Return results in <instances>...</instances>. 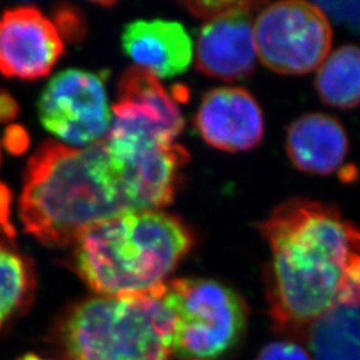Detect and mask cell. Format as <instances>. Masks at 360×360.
I'll list each match as a JSON object with an SVG mask.
<instances>
[{
    "label": "cell",
    "instance_id": "obj_1",
    "mask_svg": "<svg viewBox=\"0 0 360 360\" xmlns=\"http://www.w3.org/2000/svg\"><path fill=\"white\" fill-rule=\"evenodd\" d=\"M188 160L175 143L111 131L84 148L49 141L27 163L19 217L41 245L70 247L102 221L168 206Z\"/></svg>",
    "mask_w": 360,
    "mask_h": 360
},
{
    "label": "cell",
    "instance_id": "obj_2",
    "mask_svg": "<svg viewBox=\"0 0 360 360\" xmlns=\"http://www.w3.org/2000/svg\"><path fill=\"white\" fill-rule=\"evenodd\" d=\"M270 247L266 287L274 327L309 338L340 307H360V229L338 208L294 198L260 223Z\"/></svg>",
    "mask_w": 360,
    "mask_h": 360
},
{
    "label": "cell",
    "instance_id": "obj_3",
    "mask_svg": "<svg viewBox=\"0 0 360 360\" xmlns=\"http://www.w3.org/2000/svg\"><path fill=\"white\" fill-rule=\"evenodd\" d=\"M193 245V231L178 217L132 212L80 233L71 266L96 295L146 294L167 283Z\"/></svg>",
    "mask_w": 360,
    "mask_h": 360
},
{
    "label": "cell",
    "instance_id": "obj_4",
    "mask_svg": "<svg viewBox=\"0 0 360 360\" xmlns=\"http://www.w3.org/2000/svg\"><path fill=\"white\" fill-rule=\"evenodd\" d=\"M165 285L134 295H96L77 302L56 326L68 360H168L174 318Z\"/></svg>",
    "mask_w": 360,
    "mask_h": 360
},
{
    "label": "cell",
    "instance_id": "obj_5",
    "mask_svg": "<svg viewBox=\"0 0 360 360\" xmlns=\"http://www.w3.org/2000/svg\"><path fill=\"white\" fill-rule=\"evenodd\" d=\"M163 297L174 318L172 354L186 360L219 358L245 333L248 309L230 287L210 279H175Z\"/></svg>",
    "mask_w": 360,
    "mask_h": 360
},
{
    "label": "cell",
    "instance_id": "obj_6",
    "mask_svg": "<svg viewBox=\"0 0 360 360\" xmlns=\"http://www.w3.org/2000/svg\"><path fill=\"white\" fill-rule=\"evenodd\" d=\"M257 58L282 75H304L318 70L331 52L333 28L315 3L278 1L255 16Z\"/></svg>",
    "mask_w": 360,
    "mask_h": 360
},
{
    "label": "cell",
    "instance_id": "obj_7",
    "mask_svg": "<svg viewBox=\"0 0 360 360\" xmlns=\"http://www.w3.org/2000/svg\"><path fill=\"white\" fill-rule=\"evenodd\" d=\"M39 119L65 146L84 148L103 141L111 129L112 108L104 77L84 70H65L40 94Z\"/></svg>",
    "mask_w": 360,
    "mask_h": 360
},
{
    "label": "cell",
    "instance_id": "obj_8",
    "mask_svg": "<svg viewBox=\"0 0 360 360\" xmlns=\"http://www.w3.org/2000/svg\"><path fill=\"white\" fill-rule=\"evenodd\" d=\"M112 108V131L171 144L184 129L178 98L147 70L132 65L119 80Z\"/></svg>",
    "mask_w": 360,
    "mask_h": 360
},
{
    "label": "cell",
    "instance_id": "obj_9",
    "mask_svg": "<svg viewBox=\"0 0 360 360\" xmlns=\"http://www.w3.org/2000/svg\"><path fill=\"white\" fill-rule=\"evenodd\" d=\"M65 52V40L50 18L34 6L0 16V74L22 80L47 77Z\"/></svg>",
    "mask_w": 360,
    "mask_h": 360
},
{
    "label": "cell",
    "instance_id": "obj_10",
    "mask_svg": "<svg viewBox=\"0 0 360 360\" xmlns=\"http://www.w3.org/2000/svg\"><path fill=\"white\" fill-rule=\"evenodd\" d=\"M193 126L211 147L242 153L262 142L264 116L251 92L239 87H220L203 96Z\"/></svg>",
    "mask_w": 360,
    "mask_h": 360
},
{
    "label": "cell",
    "instance_id": "obj_11",
    "mask_svg": "<svg viewBox=\"0 0 360 360\" xmlns=\"http://www.w3.org/2000/svg\"><path fill=\"white\" fill-rule=\"evenodd\" d=\"M259 11L233 13L206 22L196 39V70L206 77L226 82L250 77L257 65L254 13Z\"/></svg>",
    "mask_w": 360,
    "mask_h": 360
},
{
    "label": "cell",
    "instance_id": "obj_12",
    "mask_svg": "<svg viewBox=\"0 0 360 360\" xmlns=\"http://www.w3.org/2000/svg\"><path fill=\"white\" fill-rule=\"evenodd\" d=\"M122 47L136 67L159 80L181 75L193 62V40L184 27L172 20L131 22L123 31Z\"/></svg>",
    "mask_w": 360,
    "mask_h": 360
},
{
    "label": "cell",
    "instance_id": "obj_13",
    "mask_svg": "<svg viewBox=\"0 0 360 360\" xmlns=\"http://www.w3.org/2000/svg\"><path fill=\"white\" fill-rule=\"evenodd\" d=\"M348 136L342 123L326 114L300 116L287 129L285 151L302 172L331 175L347 159Z\"/></svg>",
    "mask_w": 360,
    "mask_h": 360
},
{
    "label": "cell",
    "instance_id": "obj_14",
    "mask_svg": "<svg viewBox=\"0 0 360 360\" xmlns=\"http://www.w3.org/2000/svg\"><path fill=\"white\" fill-rule=\"evenodd\" d=\"M315 89L323 103L339 110L360 105V47L346 44L324 59L316 70Z\"/></svg>",
    "mask_w": 360,
    "mask_h": 360
},
{
    "label": "cell",
    "instance_id": "obj_15",
    "mask_svg": "<svg viewBox=\"0 0 360 360\" xmlns=\"http://www.w3.org/2000/svg\"><path fill=\"white\" fill-rule=\"evenodd\" d=\"M35 294L31 260L13 247L0 245V334L25 314Z\"/></svg>",
    "mask_w": 360,
    "mask_h": 360
},
{
    "label": "cell",
    "instance_id": "obj_16",
    "mask_svg": "<svg viewBox=\"0 0 360 360\" xmlns=\"http://www.w3.org/2000/svg\"><path fill=\"white\" fill-rule=\"evenodd\" d=\"M309 339L316 360H360V309H335L312 327Z\"/></svg>",
    "mask_w": 360,
    "mask_h": 360
},
{
    "label": "cell",
    "instance_id": "obj_17",
    "mask_svg": "<svg viewBox=\"0 0 360 360\" xmlns=\"http://www.w3.org/2000/svg\"><path fill=\"white\" fill-rule=\"evenodd\" d=\"M267 3L257 1H190L183 3V7H186L193 16L210 22L233 13L259 11Z\"/></svg>",
    "mask_w": 360,
    "mask_h": 360
},
{
    "label": "cell",
    "instance_id": "obj_18",
    "mask_svg": "<svg viewBox=\"0 0 360 360\" xmlns=\"http://www.w3.org/2000/svg\"><path fill=\"white\" fill-rule=\"evenodd\" d=\"M327 18L360 32V1H316L315 3Z\"/></svg>",
    "mask_w": 360,
    "mask_h": 360
},
{
    "label": "cell",
    "instance_id": "obj_19",
    "mask_svg": "<svg viewBox=\"0 0 360 360\" xmlns=\"http://www.w3.org/2000/svg\"><path fill=\"white\" fill-rule=\"evenodd\" d=\"M53 22L60 37L70 40H80L86 34V22L77 10L71 6H59L53 13Z\"/></svg>",
    "mask_w": 360,
    "mask_h": 360
},
{
    "label": "cell",
    "instance_id": "obj_20",
    "mask_svg": "<svg viewBox=\"0 0 360 360\" xmlns=\"http://www.w3.org/2000/svg\"><path fill=\"white\" fill-rule=\"evenodd\" d=\"M257 360H312L309 352L294 342H275L263 348Z\"/></svg>",
    "mask_w": 360,
    "mask_h": 360
},
{
    "label": "cell",
    "instance_id": "obj_21",
    "mask_svg": "<svg viewBox=\"0 0 360 360\" xmlns=\"http://www.w3.org/2000/svg\"><path fill=\"white\" fill-rule=\"evenodd\" d=\"M30 135L23 126L10 124L4 129L1 144L6 151L11 155H22L26 153L30 147Z\"/></svg>",
    "mask_w": 360,
    "mask_h": 360
},
{
    "label": "cell",
    "instance_id": "obj_22",
    "mask_svg": "<svg viewBox=\"0 0 360 360\" xmlns=\"http://www.w3.org/2000/svg\"><path fill=\"white\" fill-rule=\"evenodd\" d=\"M11 207L13 193L4 183L0 181V232L7 238L13 239L16 236V229L11 221Z\"/></svg>",
    "mask_w": 360,
    "mask_h": 360
},
{
    "label": "cell",
    "instance_id": "obj_23",
    "mask_svg": "<svg viewBox=\"0 0 360 360\" xmlns=\"http://www.w3.org/2000/svg\"><path fill=\"white\" fill-rule=\"evenodd\" d=\"M20 111V105L13 94L0 87V123H11Z\"/></svg>",
    "mask_w": 360,
    "mask_h": 360
},
{
    "label": "cell",
    "instance_id": "obj_24",
    "mask_svg": "<svg viewBox=\"0 0 360 360\" xmlns=\"http://www.w3.org/2000/svg\"><path fill=\"white\" fill-rule=\"evenodd\" d=\"M18 360H50L46 359V358H41V356H39L37 354H27V355H23L22 358H19Z\"/></svg>",
    "mask_w": 360,
    "mask_h": 360
},
{
    "label": "cell",
    "instance_id": "obj_25",
    "mask_svg": "<svg viewBox=\"0 0 360 360\" xmlns=\"http://www.w3.org/2000/svg\"><path fill=\"white\" fill-rule=\"evenodd\" d=\"M0 165H1V147H0Z\"/></svg>",
    "mask_w": 360,
    "mask_h": 360
}]
</instances>
